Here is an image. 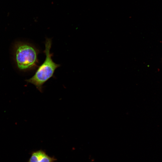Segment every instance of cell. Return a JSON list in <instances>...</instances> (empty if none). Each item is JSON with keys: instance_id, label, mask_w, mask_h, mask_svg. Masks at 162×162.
<instances>
[{"instance_id": "cell-1", "label": "cell", "mask_w": 162, "mask_h": 162, "mask_svg": "<svg viewBox=\"0 0 162 162\" xmlns=\"http://www.w3.org/2000/svg\"><path fill=\"white\" fill-rule=\"evenodd\" d=\"M52 44L51 39L46 38L45 42L44 52L46 55L43 63L38 67L34 75L26 80L27 82L34 85L41 92H43V85L53 75L56 69L60 66L52 60V54L50 52Z\"/></svg>"}, {"instance_id": "cell-2", "label": "cell", "mask_w": 162, "mask_h": 162, "mask_svg": "<svg viewBox=\"0 0 162 162\" xmlns=\"http://www.w3.org/2000/svg\"><path fill=\"white\" fill-rule=\"evenodd\" d=\"M39 51L29 44L20 43L16 45L15 58L18 68L21 70L35 68L38 63Z\"/></svg>"}, {"instance_id": "cell-3", "label": "cell", "mask_w": 162, "mask_h": 162, "mask_svg": "<svg viewBox=\"0 0 162 162\" xmlns=\"http://www.w3.org/2000/svg\"><path fill=\"white\" fill-rule=\"evenodd\" d=\"M56 159L50 157L42 150L33 152L28 162H54Z\"/></svg>"}]
</instances>
